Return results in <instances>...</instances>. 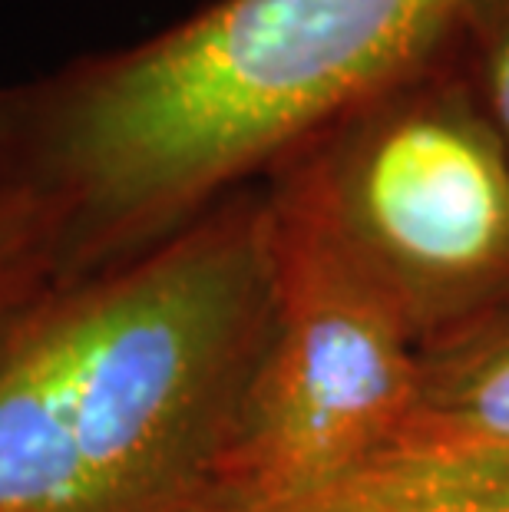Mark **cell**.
<instances>
[{
	"instance_id": "cell-6",
	"label": "cell",
	"mask_w": 509,
	"mask_h": 512,
	"mask_svg": "<svg viewBox=\"0 0 509 512\" xmlns=\"http://www.w3.org/2000/svg\"><path fill=\"white\" fill-rule=\"evenodd\" d=\"M450 53L509 156V0H467Z\"/></svg>"
},
{
	"instance_id": "cell-1",
	"label": "cell",
	"mask_w": 509,
	"mask_h": 512,
	"mask_svg": "<svg viewBox=\"0 0 509 512\" xmlns=\"http://www.w3.org/2000/svg\"><path fill=\"white\" fill-rule=\"evenodd\" d=\"M467 0H215L133 47L0 86V195L34 205L53 281L166 242L397 76Z\"/></svg>"
},
{
	"instance_id": "cell-3",
	"label": "cell",
	"mask_w": 509,
	"mask_h": 512,
	"mask_svg": "<svg viewBox=\"0 0 509 512\" xmlns=\"http://www.w3.org/2000/svg\"><path fill=\"white\" fill-rule=\"evenodd\" d=\"M265 195L367 268L467 281L509 265V156L450 43L285 152Z\"/></svg>"
},
{
	"instance_id": "cell-5",
	"label": "cell",
	"mask_w": 509,
	"mask_h": 512,
	"mask_svg": "<svg viewBox=\"0 0 509 512\" xmlns=\"http://www.w3.org/2000/svg\"><path fill=\"white\" fill-rule=\"evenodd\" d=\"M268 512H509V453L427 440L387 446Z\"/></svg>"
},
{
	"instance_id": "cell-8",
	"label": "cell",
	"mask_w": 509,
	"mask_h": 512,
	"mask_svg": "<svg viewBox=\"0 0 509 512\" xmlns=\"http://www.w3.org/2000/svg\"><path fill=\"white\" fill-rule=\"evenodd\" d=\"M53 281L50 238L27 202L0 195V324Z\"/></svg>"
},
{
	"instance_id": "cell-7",
	"label": "cell",
	"mask_w": 509,
	"mask_h": 512,
	"mask_svg": "<svg viewBox=\"0 0 509 512\" xmlns=\"http://www.w3.org/2000/svg\"><path fill=\"white\" fill-rule=\"evenodd\" d=\"M427 443L509 453V347L470 370L437 410V433Z\"/></svg>"
},
{
	"instance_id": "cell-2",
	"label": "cell",
	"mask_w": 509,
	"mask_h": 512,
	"mask_svg": "<svg viewBox=\"0 0 509 512\" xmlns=\"http://www.w3.org/2000/svg\"><path fill=\"white\" fill-rule=\"evenodd\" d=\"M278 301L265 189L0 324V512H209Z\"/></svg>"
},
{
	"instance_id": "cell-4",
	"label": "cell",
	"mask_w": 509,
	"mask_h": 512,
	"mask_svg": "<svg viewBox=\"0 0 509 512\" xmlns=\"http://www.w3.org/2000/svg\"><path fill=\"white\" fill-rule=\"evenodd\" d=\"M272 209V205H268ZM278 301L209 512H268L387 450L410 410V361L371 268L272 209Z\"/></svg>"
}]
</instances>
